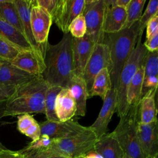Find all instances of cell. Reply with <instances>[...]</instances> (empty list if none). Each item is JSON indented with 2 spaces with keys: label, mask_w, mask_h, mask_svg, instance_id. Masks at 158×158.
<instances>
[{
  "label": "cell",
  "mask_w": 158,
  "mask_h": 158,
  "mask_svg": "<svg viewBox=\"0 0 158 158\" xmlns=\"http://www.w3.org/2000/svg\"><path fill=\"white\" fill-rule=\"evenodd\" d=\"M62 88L56 86H49L45 96L44 109L47 120L50 122H59L55 110L57 96Z\"/></svg>",
  "instance_id": "cell-28"
},
{
  "label": "cell",
  "mask_w": 158,
  "mask_h": 158,
  "mask_svg": "<svg viewBox=\"0 0 158 158\" xmlns=\"http://www.w3.org/2000/svg\"><path fill=\"white\" fill-rule=\"evenodd\" d=\"M40 126L41 135H47L52 139L69 138L83 132L87 128L73 119L65 122H50L46 120L40 123Z\"/></svg>",
  "instance_id": "cell-11"
},
{
  "label": "cell",
  "mask_w": 158,
  "mask_h": 158,
  "mask_svg": "<svg viewBox=\"0 0 158 158\" xmlns=\"http://www.w3.org/2000/svg\"><path fill=\"white\" fill-rule=\"evenodd\" d=\"M0 18L23 34L20 19L14 0H0Z\"/></svg>",
  "instance_id": "cell-27"
},
{
  "label": "cell",
  "mask_w": 158,
  "mask_h": 158,
  "mask_svg": "<svg viewBox=\"0 0 158 158\" xmlns=\"http://www.w3.org/2000/svg\"><path fill=\"white\" fill-rule=\"evenodd\" d=\"M22 23L23 34L33 49L40 50L43 53L44 46H41L35 41L31 27L30 13L33 0H14Z\"/></svg>",
  "instance_id": "cell-19"
},
{
  "label": "cell",
  "mask_w": 158,
  "mask_h": 158,
  "mask_svg": "<svg viewBox=\"0 0 158 158\" xmlns=\"http://www.w3.org/2000/svg\"><path fill=\"white\" fill-rule=\"evenodd\" d=\"M112 88L110 72L107 69H104L95 77L92 87L88 94L89 98L98 96L104 101L107 93Z\"/></svg>",
  "instance_id": "cell-25"
},
{
  "label": "cell",
  "mask_w": 158,
  "mask_h": 158,
  "mask_svg": "<svg viewBox=\"0 0 158 158\" xmlns=\"http://www.w3.org/2000/svg\"><path fill=\"white\" fill-rule=\"evenodd\" d=\"M74 158H83V156H78V157H75Z\"/></svg>",
  "instance_id": "cell-46"
},
{
  "label": "cell",
  "mask_w": 158,
  "mask_h": 158,
  "mask_svg": "<svg viewBox=\"0 0 158 158\" xmlns=\"http://www.w3.org/2000/svg\"><path fill=\"white\" fill-rule=\"evenodd\" d=\"M85 0H57L51 15L52 20L64 33H68L72 21L83 13Z\"/></svg>",
  "instance_id": "cell-9"
},
{
  "label": "cell",
  "mask_w": 158,
  "mask_h": 158,
  "mask_svg": "<svg viewBox=\"0 0 158 158\" xmlns=\"http://www.w3.org/2000/svg\"><path fill=\"white\" fill-rule=\"evenodd\" d=\"M46 158H65L63 156L56 155V154H49Z\"/></svg>",
  "instance_id": "cell-44"
},
{
  "label": "cell",
  "mask_w": 158,
  "mask_h": 158,
  "mask_svg": "<svg viewBox=\"0 0 158 158\" xmlns=\"http://www.w3.org/2000/svg\"><path fill=\"white\" fill-rule=\"evenodd\" d=\"M97 140L98 138L94 131L89 127H87L85 130L75 136L62 139H52L51 145L45 149L49 154L74 158L93 150Z\"/></svg>",
  "instance_id": "cell-6"
},
{
  "label": "cell",
  "mask_w": 158,
  "mask_h": 158,
  "mask_svg": "<svg viewBox=\"0 0 158 158\" xmlns=\"http://www.w3.org/2000/svg\"><path fill=\"white\" fill-rule=\"evenodd\" d=\"M138 109L139 104L130 106L127 113L120 117L118 125L112 132L124 154L131 158H144L137 135V125L139 122Z\"/></svg>",
  "instance_id": "cell-4"
},
{
  "label": "cell",
  "mask_w": 158,
  "mask_h": 158,
  "mask_svg": "<svg viewBox=\"0 0 158 158\" xmlns=\"http://www.w3.org/2000/svg\"><path fill=\"white\" fill-rule=\"evenodd\" d=\"M140 33L139 21L128 28L112 33H105L103 43L109 49L112 64L110 72L112 88L117 91L121 70L135 47Z\"/></svg>",
  "instance_id": "cell-3"
},
{
  "label": "cell",
  "mask_w": 158,
  "mask_h": 158,
  "mask_svg": "<svg viewBox=\"0 0 158 158\" xmlns=\"http://www.w3.org/2000/svg\"><path fill=\"white\" fill-rule=\"evenodd\" d=\"M94 44L86 33L81 38L72 37L74 74L82 76L84 69L91 54Z\"/></svg>",
  "instance_id": "cell-15"
},
{
  "label": "cell",
  "mask_w": 158,
  "mask_h": 158,
  "mask_svg": "<svg viewBox=\"0 0 158 158\" xmlns=\"http://www.w3.org/2000/svg\"><path fill=\"white\" fill-rule=\"evenodd\" d=\"M48 87L41 76L17 87L6 102L4 117L33 113L44 114V100Z\"/></svg>",
  "instance_id": "cell-2"
},
{
  "label": "cell",
  "mask_w": 158,
  "mask_h": 158,
  "mask_svg": "<svg viewBox=\"0 0 158 158\" xmlns=\"http://www.w3.org/2000/svg\"><path fill=\"white\" fill-rule=\"evenodd\" d=\"M22 152L23 153L24 158H46L49 155L46 149L32 150Z\"/></svg>",
  "instance_id": "cell-38"
},
{
  "label": "cell",
  "mask_w": 158,
  "mask_h": 158,
  "mask_svg": "<svg viewBox=\"0 0 158 158\" xmlns=\"http://www.w3.org/2000/svg\"><path fill=\"white\" fill-rule=\"evenodd\" d=\"M17 129L21 133L30 138L32 141L37 140L41 136L40 123L29 114L18 115Z\"/></svg>",
  "instance_id": "cell-26"
},
{
  "label": "cell",
  "mask_w": 158,
  "mask_h": 158,
  "mask_svg": "<svg viewBox=\"0 0 158 158\" xmlns=\"http://www.w3.org/2000/svg\"><path fill=\"white\" fill-rule=\"evenodd\" d=\"M123 158H131V157H128V156H127V155H125V154Z\"/></svg>",
  "instance_id": "cell-45"
},
{
  "label": "cell",
  "mask_w": 158,
  "mask_h": 158,
  "mask_svg": "<svg viewBox=\"0 0 158 158\" xmlns=\"http://www.w3.org/2000/svg\"><path fill=\"white\" fill-rule=\"evenodd\" d=\"M67 88H68L76 104L77 116H85L86 111V100L89 98L88 91L82 76L73 74Z\"/></svg>",
  "instance_id": "cell-18"
},
{
  "label": "cell",
  "mask_w": 158,
  "mask_h": 158,
  "mask_svg": "<svg viewBox=\"0 0 158 158\" xmlns=\"http://www.w3.org/2000/svg\"><path fill=\"white\" fill-rule=\"evenodd\" d=\"M57 0H36V3L44 8L51 15L57 4Z\"/></svg>",
  "instance_id": "cell-37"
},
{
  "label": "cell",
  "mask_w": 158,
  "mask_h": 158,
  "mask_svg": "<svg viewBox=\"0 0 158 158\" xmlns=\"http://www.w3.org/2000/svg\"><path fill=\"white\" fill-rule=\"evenodd\" d=\"M142 35L143 33H139L135 47L125 62L120 74L116 111L119 117L125 115L128 111L129 106L127 101V87L133 75L144 64L148 51L141 41Z\"/></svg>",
  "instance_id": "cell-5"
},
{
  "label": "cell",
  "mask_w": 158,
  "mask_h": 158,
  "mask_svg": "<svg viewBox=\"0 0 158 158\" xmlns=\"http://www.w3.org/2000/svg\"><path fill=\"white\" fill-rule=\"evenodd\" d=\"M144 66L141 65L130 80L127 90V101L129 107L139 104L141 98Z\"/></svg>",
  "instance_id": "cell-24"
},
{
  "label": "cell",
  "mask_w": 158,
  "mask_h": 158,
  "mask_svg": "<svg viewBox=\"0 0 158 158\" xmlns=\"http://www.w3.org/2000/svg\"><path fill=\"white\" fill-rule=\"evenodd\" d=\"M0 35L20 50L33 49L20 31L0 18Z\"/></svg>",
  "instance_id": "cell-23"
},
{
  "label": "cell",
  "mask_w": 158,
  "mask_h": 158,
  "mask_svg": "<svg viewBox=\"0 0 158 158\" xmlns=\"http://www.w3.org/2000/svg\"><path fill=\"white\" fill-rule=\"evenodd\" d=\"M30 22L32 33L37 44L44 46L52 20L51 15L46 9L38 6L36 0H33L30 13Z\"/></svg>",
  "instance_id": "cell-10"
},
{
  "label": "cell",
  "mask_w": 158,
  "mask_h": 158,
  "mask_svg": "<svg viewBox=\"0 0 158 158\" xmlns=\"http://www.w3.org/2000/svg\"><path fill=\"white\" fill-rule=\"evenodd\" d=\"M52 139L47 135H41L40 138L36 141L30 143L24 149L20 150L21 152L29 151L32 150H39L47 149L51 144Z\"/></svg>",
  "instance_id": "cell-34"
},
{
  "label": "cell",
  "mask_w": 158,
  "mask_h": 158,
  "mask_svg": "<svg viewBox=\"0 0 158 158\" xmlns=\"http://www.w3.org/2000/svg\"><path fill=\"white\" fill-rule=\"evenodd\" d=\"M20 51L22 50L0 35V59L10 62Z\"/></svg>",
  "instance_id": "cell-31"
},
{
  "label": "cell",
  "mask_w": 158,
  "mask_h": 158,
  "mask_svg": "<svg viewBox=\"0 0 158 158\" xmlns=\"http://www.w3.org/2000/svg\"><path fill=\"white\" fill-rule=\"evenodd\" d=\"M55 110L60 122L70 120L75 115V101L68 88H62L58 93L56 100Z\"/></svg>",
  "instance_id": "cell-20"
},
{
  "label": "cell",
  "mask_w": 158,
  "mask_h": 158,
  "mask_svg": "<svg viewBox=\"0 0 158 158\" xmlns=\"http://www.w3.org/2000/svg\"><path fill=\"white\" fill-rule=\"evenodd\" d=\"M145 28H146V38L158 30V14L149 20Z\"/></svg>",
  "instance_id": "cell-39"
},
{
  "label": "cell",
  "mask_w": 158,
  "mask_h": 158,
  "mask_svg": "<svg viewBox=\"0 0 158 158\" xmlns=\"http://www.w3.org/2000/svg\"><path fill=\"white\" fill-rule=\"evenodd\" d=\"M158 12V1L157 0H150L144 10L143 14H142L139 20V30L143 32L147 23L152 17L157 14Z\"/></svg>",
  "instance_id": "cell-33"
},
{
  "label": "cell",
  "mask_w": 158,
  "mask_h": 158,
  "mask_svg": "<svg viewBox=\"0 0 158 158\" xmlns=\"http://www.w3.org/2000/svg\"><path fill=\"white\" fill-rule=\"evenodd\" d=\"M16 88L10 86L0 85V102L7 101L14 93Z\"/></svg>",
  "instance_id": "cell-36"
},
{
  "label": "cell",
  "mask_w": 158,
  "mask_h": 158,
  "mask_svg": "<svg viewBox=\"0 0 158 158\" xmlns=\"http://www.w3.org/2000/svg\"><path fill=\"white\" fill-rule=\"evenodd\" d=\"M83 158H103L99 153H98L94 149L83 155Z\"/></svg>",
  "instance_id": "cell-42"
},
{
  "label": "cell",
  "mask_w": 158,
  "mask_h": 158,
  "mask_svg": "<svg viewBox=\"0 0 158 158\" xmlns=\"http://www.w3.org/2000/svg\"><path fill=\"white\" fill-rule=\"evenodd\" d=\"M0 158H24V155L20 151H14L6 149L0 152Z\"/></svg>",
  "instance_id": "cell-40"
},
{
  "label": "cell",
  "mask_w": 158,
  "mask_h": 158,
  "mask_svg": "<svg viewBox=\"0 0 158 158\" xmlns=\"http://www.w3.org/2000/svg\"><path fill=\"white\" fill-rule=\"evenodd\" d=\"M46 66L42 78L49 86L67 88L74 74L72 36L68 33L56 44L46 43L43 51Z\"/></svg>",
  "instance_id": "cell-1"
},
{
  "label": "cell",
  "mask_w": 158,
  "mask_h": 158,
  "mask_svg": "<svg viewBox=\"0 0 158 158\" xmlns=\"http://www.w3.org/2000/svg\"><path fill=\"white\" fill-rule=\"evenodd\" d=\"M36 77L16 67L9 61H0V85L17 88Z\"/></svg>",
  "instance_id": "cell-17"
},
{
  "label": "cell",
  "mask_w": 158,
  "mask_h": 158,
  "mask_svg": "<svg viewBox=\"0 0 158 158\" xmlns=\"http://www.w3.org/2000/svg\"><path fill=\"white\" fill-rule=\"evenodd\" d=\"M104 69H107L109 72L112 69L109 47L104 43L95 44L82 75L86 85L88 94L95 77Z\"/></svg>",
  "instance_id": "cell-8"
},
{
  "label": "cell",
  "mask_w": 158,
  "mask_h": 158,
  "mask_svg": "<svg viewBox=\"0 0 158 158\" xmlns=\"http://www.w3.org/2000/svg\"><path fill=\"white\" fill-rule=\"evenodd\" d=\"M10 62L34 76H41L46 68L43 54L40 50H22Z\"/></svg>",
  "instance_id": "cell-12"
},
{
  "label": "cell",
  "mask_w": 158,
  "mask_h": 158,
  "mask_svg": "<svg viewBox=\"0 0 158 158\" xmlns=\"http://www.w3.org/2000/svg\"><path fill=\"white\" fill-rule=\"evenodd\" d=\"M157 89H150L141 98L139 104V122L144 124L157 121L156 94Z\"/></svg>",
  "instance_id": "cell-22"
},
{
  "label": "cell",
  "mask_w": 158,
  "mask_h": 158,
  "mask_svg": "<svg viewBox=\"0 0 158 158\" xmlns=\"http://www.w3.org/2000/svg\"><path fill=\"white\" fill-rule=\"evenodd\" d=\"M105 9L104 0H85L82 14L86 23V33L94 44L103 43L105 35L103 31Z\"/></svg>",
  "instance_id": "cell-7"
},
{
  "label": "cell",
  "mask_w": 158,
  "mask_h": 158,
  "mask_svg": "<svg viewBox=\"0 0 158 158\" xmlns=\"http://www.w3.org/2000/svg\"><path fill=\"white\" fill-rule=\"evenodd\" d=\"M143 45L148 51L153 52L158 51V30L146 38Z\"/></svg>",
  "instance_id": "cell-35"
},
{
  "label": "cell",
  "mask_w": 158,
  "mask_h": 158,
  "mask_svg": "<svg viewBox=\"0 0 158 158\" xmlns=\"http://www.w3.org/2000/svg\"><path fill=\"white\" fill-rule=\"evenodd\" d=\"M137 135L139 146L144 158L157 156L158 154V123L157 120L137 125Z\"/></svg>",
  "instance_id": "cell-14"
},
{
  "label": "cell",
  "mask_w": 158,
  "mask_h": 158,
  "mask_svg": "<svg viewBox=\"0 0 158 158\" xmlns=\"http://www.w3.org/2000/svg\"><path fill=\"white\" fill-rule=\"evenodd\" d=\"M148 158H157V156H154V157H149Z\"/></svg>",
  "instance_id": "cell-47"
},
{
  "label": "cell",
  "mask_w": 158,
  "mask_h": 158,
  "mask_svg": "<svg viewBox=\"0 0 158 158\" xmlns=\"http://www.w3.org/2000/svg\"><path fill=\"white\" fill-rule=\"evenodd\" d=\"M1 59H0V61H1Z\"/></svg>",
  "instance_id": "cell-48"
},
{
  "label": "cell",
  "mask_w": 158,
  "mask_h": 158,
  "mask_svg": "<svg viewBox=\"0 0 158 158\" xmlns=\"http://www.w3.org/2000/svg\"><path fill=\"white\" fill-rule=\"evenodd\" d=\"M106 9L104 13L103 31L104 33H112L123 29L127 13L124 8L117 6L115 0H104Z\"/></svg>",
  "instance_id": "cell-16"
},
{
  "label": "cell",
  "mask_w": 158,
  "mask_h": 158,
  "mask_svg": "<svg viewBox=\"0 0 158 158\" xmlns=\"http://www.w3.org/2000/svg\"><path fill=\"white\" fill-rule=\"evenodd\" d=\"M130 0H115V4L120 7L125 9Z\"/></svg>",
  "instance_id": "cell-43"
},
{
  "label": "cell",
  "mask_w": 158,
  "mask_h": 158,
  "mask_svg": "<svg viewBox=\"0 0 158 158\" xmlns=\"http://www.w3.org/2000/svg\"><path fill=\"white\" fill-rule=\"evenodd\" d=\"M6 102L7 101L0 102V118H1L2 117H4L6 107ZM6 149H7L0 142V152Z\"/></svg>",
  "instance_id": "cell-41"
},
{
  "label": "cell",
  "mask_w": 158,
  "mask_h": 158,
  "mask_svg": "<svg viewBox=\"0 0 158 158\" xmlns=\"http://www.w3.org/2000/svg\"><path fill=\"white\" fill-rule=\"evenodd\" d=\"M117 91L112 88L103 101L99 115L89 127L94 131L98 139L107 133L109 123L114 114L117 111Z\"/></svg>",
  "instance_id": "cell-13"
},
{
  "label": "cell",
  "mask_w": 158,
  "mask_h": 158,
  "mask_svg": "<svg viewBox=\"0 0 158 158\" xmlns=\"http://www.w3.org/2000/svg\"><path fill=\"white\" fill-rule=\"evenodd\" d=\"M143 66V79L151 77H158V51H147Z\"/></svg>",
  "instance_id": "cell-30"
},
{
  "label": "cell",
  "mask_w": 158,
  "mask_h": 158,
  "mask_svg": "<svg viewBox=\"0 0 158 158\" xmlns=\"http://www.w3.org/2000/svg\"><path fill=\"white\" fill-rule=\"evenodd\" d=\"M146 0H130L125 8L127 13L126 22L123 28H128L134 23L139 20Z\"/></svg>",
  "instance_id": "cell-29"
},
{
  "label": "cell",
  "mask_w": 158,
  "mask_h": 158,
  "mask_svg": "<svg viewBox=\"0 0 158 158\" xmlns=\"http://www.w3.org/2000/svg\"><path fill=\"white\" fill-rule=\"evenodd\" d=\"M93 149L103 158H123L125 155L112 132L98 139Z\"/></svg>",
  "instance_id": "cell-21"
},
{
  "label": "cell",
  "mask_w": 158,
  "mask_h": 158,
  "mask_svg": "<svg viewBox=\"0 0 158 158\" xmlns=\"http://www.w3.org/2000/svg\"><path fill=\"white\" fill-rule=\"evenodd\" d=\"M86 31V27L84 16L82 14L78 15L70 23L69 27V32L73 38H81Z\"/></svg>",
  "instance_id": "cell-32"
}]
</instances>
